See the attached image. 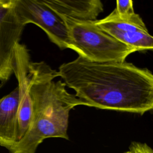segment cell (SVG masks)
I'll use <instances>...</instances> for the list:
<instances>
[{
    "label": "cell",
    "instance_id": "cell-6",
    "mask_svg": "<svg viewBox=\"0 0 153 153\" xmlns=\"http://www.w3.org/2000/svg\"><path fill=\"white\" fill-rule=\"evenodd\" d=\"M17 17L13 0L0 5V81H7L13 74L14 49L25 27Z\"/></svg>",
    "mask_w": 153,
    "mask_h": 153
},
{
    "label": "cell",
    "instance_id": "cell-8",
    "mask_svg": "<svg viewBox=\"0 0 153 153\" xmlns=\"http://www.w3.org/2000/svg\"><path fill=\"white\" fill-rule=\"evenodd\" d=\"M17 87L0 99V146L8 150L18 141Z\"/></svg>",
    "mask_w": 153,
    "mask_h": 153
},
{
    "label": "cell",
    "instance_id": "cell-1",
    "mask_svg": "<svg viewBox=\"0 0 153 153\" xmlns=\"http://www.w3.org/2000/svg\"><path fill=\"white\" fill-rule=\"evenodd\" d=\"M58 76L85 106L143 115L153 108V75L125 61L92 62L78 56Z\"/></svg>",
    "mask_w": 153,
    "mask_h": 153
},
{
    "label": "cell",
    "instance_id": "cell-3",
    "mask_svg": "<svg viewBox=\"0 0 153 153\" xmlns=\"http://www.w3.org/2000/svg\"><path fill=\"white\" fill-rule=\"evenodd\" d=\"M60 17L68 31V48L79 57L92 62L125 61L128 56L136 51L102 30L94 21Z\"/></svg>",
    "mask_w": 153,
    "mask_h": 153
},
{
    "label": "cell",
    "instance_id": "cell-7",
    "mask_svg": "<svg viewBox=\"0 0 153 153\" xmlns=\"http://www.w3.org/2000/svg\"><path fill=\"white\" fill-rule=\"evenodd\" d=\"M30 58L26 47L18 43L14 49L13 74L18 82V141L26 133L31 121L32 100L30 93ZM17 141V142H18Z\"/></svg>",
    "mask_w": 153,
    "mask_h": 153
},
{
    "label": "cell",
    "instance_id": "cell-12",
    "mask_svg": "<svg viewBox=\"0 0 153 153\" xmlns=\"http://www.w3.org/2000/svg\"><path fill=\"white\" fill-rule=\"evenodd\" d=\"M123 153H133V152L131 150L128 149V151H126V152H123Z\"/></svg>",
    "mask_w": 153,
    "mask_h": 153
},
{
    "label": "cell",
    "instance_id": "cell-5",
    "mask_svg": "<svg viewBox=\"0 0 153 153\" xmlns=\"http://www.w3.org/2000/svg\"><path fill=\"white\" fill-rule=\"evenodd\" d=\"M94 23L111 36L136 51L153 48V37L137 13L128 18H121L114 9L108 16L94 20Z\"/></svg>",
    "mask_w": 153,
    "mask_h": 153
},
{
    "label": "cell",
    "instance_id": "cell-2",
    "mask_svg": "<svg viewBox=\"0 0 153 153\" xmlns=\"http://www.w3.org/2000/svg\"><path fill=\"white\" fill-rule=\"evenodd\" d=\"M30 93L32 117L29 127L23 136L9 149L10 153H35L44 140L50 137L69 139V112L85 103L68 92L57 71L44 62H30Z\"/></svg>",
    "mask_w": 153,
    "mask_h": 153
},
{
    "label": "cell",
    "instance_id": "cell-13",
    "mask_svg": "<svg viewBox=\"0 0 153 153\" xmlns=\"http://www.w3.org/2000/svg\"><path fill=\"white\" fill-rule=\"evenodd\" d=\"M6 0H0V5L2 4L3 3H4L5 2Z\"/></svg>",
    "mask_w": 153,
    "mask_h": 153
},
{
    "label": "cell",
    "instance_id": "cell-11",
    "mask_svg": "<svg viewBox=\"0 0 153 153\" xmlns=\"http://www.w3.org/2000/svg\"><path fill=\"white\" fill-rule=\"evenodd\" d=\"M128 148L133 153H153L152 149L146 143L132 142Z\"/></svg>",
    "mask_w": 153,
    "mask_h": 153
},
{
    "label": "cell",
    "instance_id": "cell-10",
    "mask_svg": "<svg viewBox=\"0 0 153 153\" xmlns=\"http://www.w3.org/2000/svg\"><path fill=\"white\" fill-rule=\"evenodd\" d=\"M115 9L118 16L121 18H128L135 13L133 2L131 0L117 1L116 8Z\"/></svg>",
    "mask_w": 153,
    "mask_h": 153
},
{
    "label": "cell",
    "instance_id": "cell-9",
    "mask_svg": "<svg viewBox=\"0 0 153 153\" xmlns=\"http://www.w3.org/2000/svg\"><path fill=\"white\" fill-rule=\"evenodd\" d=\"M44 3L60 16L81 21H94L103 11L99 0H43Z\"/></svg>",
    "mask_w": 153,
    "mask_h": 153
},
{
    "label": "cell",
    "instance_id": "cell-4",
    "mask_svg": "<svg viewBox=\"0 0 153 153\" xmlns=\"http://www.w3.org/2000/svg\"><path fill=\"white\" fill-rule=\"evenodd\" d=\"M13 5L23 25H37L59 48H68V31L65 22L43 0H13Z\"/></svg>",
    "mask_w": 153,
    "mask_h": 153
}]
</instances>
